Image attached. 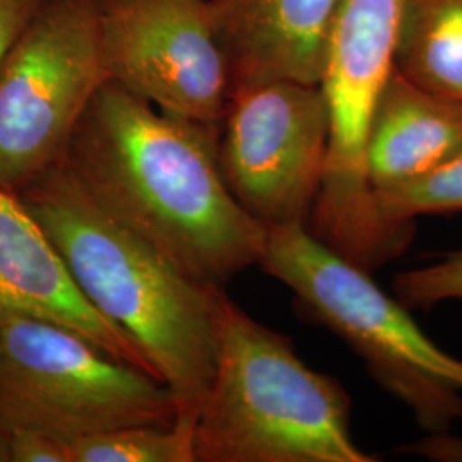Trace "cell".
<instances>
[{
    "label": "cell",
    "mask_w": 462,
    "mask_h": 462,
    "mask_svg": "<svg viewBox=\"0 0 462 462\" xmlns=\"http://www.w3.org/2000/svg\"><path fill=\"white\" fill-rule=\"evenodd\" d=\"M219 133L108 81L86 106L64 163L118 225L187 276L223 288L261 263L267 228L223 180Z\"/></svg>",
    "instance_id": "cell-1"
},
{
    "label": "cell",
    "mask_w": 462,
    "mask_h": 462,
    "mask_svg": "<svg viewBox=\"0 0 462 462\" xmlns=\"http://www.w3.org/2000/svg\"><path fill=\"white\" fill-rule=\"evenodd\" d=\"M99 314L127 332L194 425L217 355L223 288L194 280L118 225L59 163L16 194Z\"/></svg>",
    "instance_id": "cell-2"
},
{
    "label": "cell",
    "mask_w": 462,
    "mask_h": 462,
    "mask_svg": "<svg viewBox=\"0 0 462 462\" xmlns=\"http://www.w3.org/2000/svg\"><path fill=\"white\" fill-rule=\"evenodd\" d=\"M196 462H375L351 433L343 385L293 345L219 301L215 374L194 423Z\"/></svg>",
    "instance_id": "cell-3"
},
{
    "label": "cell",
    "mask_w": 462,
    "mask_h": 462,
    "mask_svg": "<svg viewBox=\"0 0 462 462\" xmlns=\"http://www.w3.org/2000/svg\"><path fill=\"white\" fill-rule=\"evenodd\" d=\"M259 265L364 360L372 377L413 413L447 433L462 420V360L435 345L364 267L320 242L303 223L269 226Z\"/></svg>",
    "instance_id": "cell-4"
},
{
    "label": "cell",
    "mask_w": 462,
    "mask_h": 462,
    "mask_svg": "<svg viewBox=\"0 0 462 462\" xmlns=\"http://www.w3.org/2000/svg\"><path fill=\"white\" fill-rule=\"evenodd\" d=\"M402 4L339 0L320 79L329 106V152L307 228L368 273L404 252L413 236L380 216L366 168L370 120L394 70Z\"/></svg>",
    "instance_id": "cell-5"
},
{
    "label": "cell",
    "mask_w": 462,
    "mask_h": 462,
    "mask_svg": "<svg viewBox=\"0 0 462 462\" xmlns=\"http://www.w3.org/2000/svg\"><path fill=\"white\" fill-rule=\"evenodd\" d=\"M170 389L51 320L0 326V429L72 442L135 425H173Z\"/></svg>",
    "instance_id": "cell-6"
},
{
    "label": "cell",
    "mask_w": 462,
    "mask_h": 462,
    "mask_svg": "<svg viewBox=\"0 0 462 462\" xmlns=\"http://www.w3.org/2000/svg\"><path fill=\"white\" fill-rule=\"evenodd\" d=\"M93 0H43L0 62V189L16 196L66 158L108 83Z\"/></svg>",
    "instance_id": "cell-7"
},
{
    "label": "cell",
    "mask_w": 462,
    "mask_h": 462,
    "mask_svg": "<svg viewBox=\"0 0 462 462\" xmlns=\"http://www.w3.org/2000/svg\"><path fill=\"white\" fill-rule=\"evenodd\" d=\"M329 133L320 84L233 88L217 152L231 196L265 228L307 225L326 173Z\"/></svg>",
    "instance_id": "cell-8"
},
{
    "label": "cell",
    "mask_w": 462,
    "mask_h": 462,
    "mask_svg": "<svg viewBox=\"0 0 462 462\" xmlns=\"http://www.w3.org/2000/svg\"><path fill=\"white\" fill-rule=\"evenodd\" d=\"M110 81L168 116L221 127L228 62L209 0H93Z\"/></svg>",
    "instance_id": "cell-9"
},
{
    "label": "cell",
    "mask_w": 462,
    "mask_h": 462,
    "mask_svg": "<svg viewBox=\"0 0 462 462\" xmlns=\"http://www.w3.org/2000/svg\"><path fill=\"white\" fill-rule=\"evenodd\" d=\"M16 317L60 324L116 360L156 377L133 337L84 298L19 199L0 189V326Z\"/></svg>",
    "instance_id": "cell-10"
},
{
    "label": "cell",
    "mask_w": 462,
    "mask_h": 462,
    "mask_svg": "<svg viewBox=\"0 0 462 462\" xmlns=\"http://www.w3.org/2000/svg\"><path fill=\"white\" fill-rule=\"evenodd\" d=\"M339 0H209L231 89L264 81L320 84ZM231 95V93H230Z\"/></svg>",
    "instance_id": "cell-11"
},
{
    "label": "cell",
    "mask_w": 462,
    "mask_h": 462,
    "mask_svg": "<svg viewBox=\"0 0 462 462\" xmlns=\"http://www.w3.org/2000/svg\"><path fill=\"white\" fill-rule=\"evenodd\" d=\"M462 154V99L408 81L396 69L380 91L366 141L374 194Z\"/></svg>",
    "instance_id": "cell-12"
},
{
    "label": "cell",
    "mask_w": 462,
    "mask_h": 462,
    "mask_svg": "<svg viewBox=\"0 0 462 462\" xmlns=\"http://www.w3.org/2000/svg\"><path fill=\"white\" fill-rule=\"evenodd\" d=\"M394 69L421 88L462 99V0H404Z\"/></svg>",
    "instance_id": "cell-13"
},
{
    "label": "cell",
    "mask_w": 462,
    "mask_h": 462,
    "mask_svg": "<svg viewBox=\"0 0 462 462\" xmlns=\"http://www.w3.org/2000/svg\"><path fill=\"white\" fill-rule=\"evenodd\" d=\"M67 462H196L194 425H135L67 444Z\"/></svg>",
    "instance_id": "cell-14"
},
{
    "label": "cell",
    "mask_w": 462,
    "mask_h": 462,
    "mask_svg": "<svg viewBox=\"0 0 462 462\" xmlns=\"http://www.w3.org/2000/svg\"><path fill=\"white\" fill-rule=\"evenodd\" d=\"M379 213L389 225L414 230L421 215L462 211V154L427 175L375 190Z\"/></svg>",
    "instance_id": "cell-15"
},
{
    "label": "cell",
    "mask_w": 462,
    "mask_h": 462,
    "mask_svg": "<svg viewBox=\"0 0 462 462\" xmlns=\"http://www.w3.org/2000/svg\"><path fill=\"white\" fill-rule=\"evenodd\" d=\"M393 286L397 300L408 309H430L448 300L462 301V250L397 274Z\"/></svg>",
    "instance_id": "cell-16"
},
{
    "label": "cell",
    "mask_w": 462,
    "mask_h": 462,
    "mask_svg": "<svg viewBox=\"0 0 462 462\" xmlns=\"http://www.w3.org/2000/svg\"><path fill=\"white\" fill-rule=\"evenodd\" d=\"M43 0H0V62Z\"/></svg>",
    "instance_id": "cell-17"
},
{
    "label": "cell",
    "mask_w": 462,
    "mask_h": 462,
    "mask_svg": "<svg viewBox=\"0 0 462 462\" xmlns=\"http://www.w3.org/2000/svg\"><path fill=\"white\" fill-rule=\"evenodd\" d=\"M401 452L413 454L435 462H462V437L447 433H433L410 446L401 447Z\"/></svg>",
    "instance_id": "cell-18"
}]
</instances>
